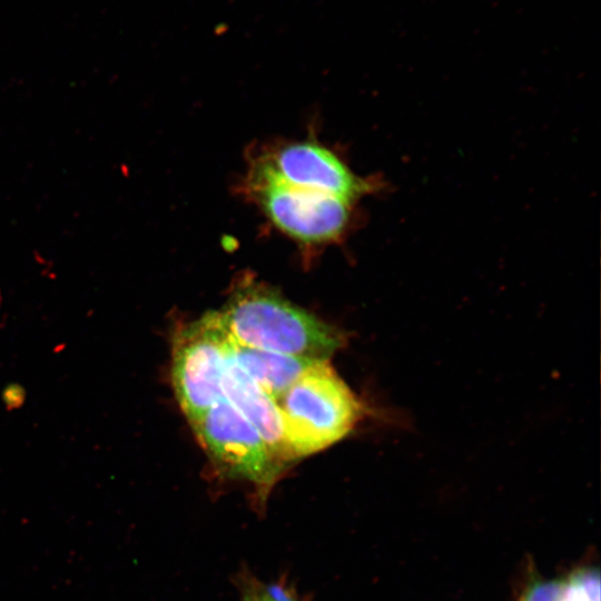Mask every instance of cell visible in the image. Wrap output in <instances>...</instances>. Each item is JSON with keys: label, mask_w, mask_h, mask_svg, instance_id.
Here are the masks:
<instances>
[{"label": "cell", "mask_w": 601, "mask_h": 601, "mask_svg": "<svg viewBox=\"0 0 601 601\" xmlns=\"http://www.w3.org/2000/svg\"><path fill=\"white\" fill-rule=\"evenodd\" d=\"M219 314L234 341L259 349L327 361L346 343L342 329L254 280L237 285Z\"/></svg>", "instance_id": "cell-1"}, {"label": "cell", "mask_w": 601, "mask_h": 601, "mask_svg": "<svg viewBox=\"0 0 601 601\" xmlns=\"http://www.w3.org/2000/svg\"><path fill=\"white\" fill-rule=\"evenodd\" d=\"M4 403L9 407L20 406L23 401V392L20 386L11 385L4 390L3 393Z\"/></svg>", "instance_id": "cell-12"}, {"label": "cell", "mask_w": 601, "mask_h": 601, "mask_svg": "<svg viewBox=\"0 0 601 601\" xmlns=\"http://www.w3.org/2000/svg\"><path fill=\"white\" fill-rule=\"evenodd\" d=\"M248 184L269 220L299 243L334 242L343 236L351 223L353 203L286 184L257 162L253 166Z\"/></svg>", "instance_id": "cell-4"}, {"label": "cell", "mask_w": 601, "mask_h": 601, "mask_svg": "<svg viewBox=\"0 0 601 601\" xmlns=\"http://www.w3.org/2000/svg\"><path fill=\"white\" fill-rule=\"evenodd\" d=\"M242 601H244V600H242Z\"/></svg>", "instance_id": "cell-13"}, {"label": "cell", "mask_w": 601, "mask_h": 601, "mask_svg": "<svg viewBox=\"0 0 601 601\" xmlns=\"http://www.w3.org/2000/svg\"><path fill=\"white\" fill-rule=\"evenodd\" d=\"M563 579L533 575L521 592L519 601H562Z\"/></svg>", "instance_id": "cell-11"}, {"label": "cell", "mask_w": 601, "mask_h": 601, "mask_svg": "<svg viewBox=\"0 0 601 601\" xmlns=\"http://www.w3.org/2000/svg\"><path fill=\"white\" fill-rule=\"evenodd\" d=\"M562 601H600L598 568L580 566L563 578Z\"/></svg>", "instance_id": "cell-10"}, {"label": "cell", "mask_w": 601, "mask_h": 601, "mask_svg": "<svg viewBox=\"0 0 601 601\" xmlns=\"http://www.w3.org/2000/svg\"><path fill=\"white\" fill-rule=\"evenodd\" d=\"M224 397L248 421L285 471L295 461L286 442L275 401L231 359L228 348L223 376Z\"/></svg>", "instance_id": "cell-7"}, {"label": "cell", "mask_w": 601, "mask_h": 601, "mask_svg": "<svg viewBox=\"0 0 601 601\" xmlns=\"http://www.w3.org/2000/svg\"><path fill=\"white\" fill-rule=\"evenodd\" d=\"M257 164L286 184L329 194L349 203L377 188V181L358 177L338 156L314 141L278 147Z\"/></svg>", "instance_id": "cell-6"}, {"label": "cell", "mask_w": 601, "mask_h": 601, "mask_svg": "<svg viewBox=\"0 0 601 601\" xmlns=\"http://www.w3.org/2000/svg\"><path fill=\"white\" fill-rule=\"evenodd\" d=\"M190 425L216 469L254 484L263 505L284 470L248 421L223 397Z\"/></svg>", "instance_id": "cell-5"}, {"label": "cell", "mask_w": 601, "mask_h": 601, "mask_svg": "<svg viewBox=\"0 0 601 601\" xmlns=\"http://www.w3.org/2000/svg\"><path fill=\"white\" fill-rule=\"evenodd\" d=\"M229 334L219 312L180 325L171 342V383L189 423L224 397L223 376Z\"/></svg>", "instance_id": "cell-3"}, {"label": "cell", "mask_w": 601, "mask_h": 601, "mask_svg": "<svg viewBox=\"0 0 601 601\" xmlns=\"http://www.w3.org/2000/svg\"><path fill=\"white\" fill-rule=\"evenodd\" d=\"M236 587L244 601H305L284 578L265 582L249 570L243 569L236 574Z\"/></svg>", "instance_id": "cell-9"}, {"label": "cell", "mask_w": 601, "mask_h": 601, "mask_svg": "<svg viewBox=\"0 0 601 601\" xmlns=\"http://www.w3.org/2000/svg\"><path fill=\"white\" fill-rule=\"evenodd\" d=\"M228 353L234 363L274 401L318 362L246 346L230 336Z\"/></svg>", "instance_id": "cell-8"}, {"label": "cell", "mask_w": 601, "mask_h": 601, "mask_svg": "<svg viewBox=\"0 0 601 601\" xmlns=\"http://www.w3.org/2000/svg\"><path fill=\"white\" fill-rule=\"evenodd\" d=\"M275 403L295 460L337 443L368 414L329 359L313 364Z\"/></svg>", "instance_id": "cell-2"}]
</instances>
